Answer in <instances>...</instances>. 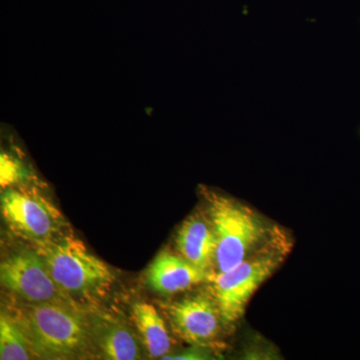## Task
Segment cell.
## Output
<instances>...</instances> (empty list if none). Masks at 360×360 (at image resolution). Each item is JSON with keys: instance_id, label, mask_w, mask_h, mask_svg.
Returning <instances> with one entry per match:
<instances>
[{"instance_id": "1", "label": "cell", "mask_w": 360, "mask_h": 360, "mask_svg": "<svg viewBox=\"0 0 360 360\" xmlns=\"http://www.w3.org/2000/svg\"><path fill=\"white\" fill-rule=\"evenodd\" d=\"M14 310L39 359H77L94 347L91 322L77 307L22 302Z\"/></svg>"}, {"instance_id": "2", "label": "cell", "mask_w": 360, "mask_h": 360, "mask_svg": "<svg viewBox=\"0 0 360 360\" xmlns=\"http://www.w3.org/2000/svg\"><path fill=\"white\" fill-rule=\"evenodd\" d=\"M35 250L44 258L56 284L75 302L103 297L115 283L110 266L92 255L70 231L51 243L37 245Z\"/></svg>"}, {"instance_id": "3", "label": "cell", "mask_w": 360, "mask_h": 360, "mask_svg": "<svg viewBox=\"0 0 360 360\" xmlns=\"http://www.w3.org/2000/svg\"><path fill=\"white\" fill-rule=\"evenodd\" d=\"M207 214L217 240V274L229 271L252 255L266 238V227L248 206L203 188Z\"/></svg>"}, {"instance_id": "4", "label": "cell", "mask_w": 360, "mask_h": 360, "mask_svg": "<svg viewBox=\"0 0 360 360\" xmlns=\"http://www.w3.org/2000/svg\"><path fill=\"white\" fill-rule=\"evenodd\" d=\"M281 245L277 240L276 245L258 248L238 266L212 277V295L224 324L243 317L255 291L278 269L285 255Z\"/></svg>"}, {"instance_id": "5", "label": "cell", "mask_w": 360, "mask_h": 360, "mask_svg": "<svg viewBox=\"0 0 360 360\" xmlns=\"http://www.w3.org/2000/svg\"><path fill=\"white\" fill-rule=\"evenodd\" d=\"M1 212L14 234L35 245L70 232V224L60 210L30 182L4 189Z\"/></svg>"}, {"instance_id": "6", "label": "cell", "mask_w": 360, "mask_h": 360, "mask_svg": "<svg viewBox=\"0 0 360 360\" xmlns=\"http://www.w3.org/2000/svg\"><path fill=\"white\" fill-rule=\"evenodd\" d=\"M4 288L28 303H56L77 307L59 288L39 251L21 250L0 266Z\"/></svg>"}, {"instance_id": "7", "label": "cell", "mask_w": 360, "mask_h": 360, "mask_svg": "<svg viewBox=\"0 0 360 360\" xmlns=\"http://www.w3.org/2000/svg\"><path fill=\"white\" fill-rule=\"evenodd\" d=\"M165 310L175 333L193 347H212L219 340L224 322L212 293L186 296Z\"/></svg>"}, {"instance_id": "8", "label": "cell", "mask_w": 360, "mask_h": 360, "mask_svg": "<svg viewBox=\"0 0 360 360\" xmlns=\"http://www.w3.org/2000/svg\"><path fill=\"white\" fill-rule=\"evenodd\" d=\"M212 274L198 269L181 255L162 251L149 265L146 281L151 290L174 295L205 283Z\"/></svg>"}, {"instance_id": "9", "label": "cell", "mask_w": 360, "mask_h": 360, "mask_svg": "<svg viewBox=\"0 0 360 360\" xmlns=\"http://www.w3.org/2000/svg\"><path fill=\"white\" fill-rule=\"evenodd\" d=\"M182 257L212 274L217 269V240L207 213H193L182 222L175 238Z\"/></svg>"}, {"instance_id": "10", "label": "cell", "mask_w": 360, "mask_h": 360, "mask_svg": "<svg viewBox=\"0 0 360 360\" xmlns=\"http://www.w3.org/2000/svg\"><path fill=\"white\" fill-rule=\"evenodd\" d=\"M94 347L105 359L135 360L141 359L139 341L129 326L110 317H97L91 322Z\"/></svg>"}, {"instance_id": "11", "label": "cell", "mask_w": 360, "mask_h": 360, "mask_svg": "<svg viewBox=\"0 0 360 360\" xmlns=\"http://www.w3.org/2000/svg\"><path fill=\"white\" fill-rule=\"evenodd\" d=\"M132 319L150 359H162L170 354L172 345L169 331L153 305L146 302L134 303Z\"/></svg>"}, {"instance_id": "12", "label": "cell", "mask_w": 360, "mask_h": 360, "mask_svg": "<svg viewBox=\"0 0 360 360\" xmlns=\"http://www.w3.org/2000/svg\"><path fill=\"white\" fill-rule=\"evenodd\" d=\"M39 359L32 343L11 315L0 316V359L27 360Z\"/></svg>"}, {"instance_id": "13", "label": "cell", "mask_w": 360, "mask_h": 360, "mask_svg": "<svg viewBox=\"0 0 360 360\" xmlns=\"http://www.w3.org/2000/svg\"><path fill=\"white\" fill-rule=\"evenodd\" d=\"M0 161H1L2 189L18 186V184H28L35 179L34 174L27 165L14 156L13 153L2 151Z\"/></svg>"}, {"instance_id": "14", "label": "cell", "mask_w": 360, "mask_h": 360, "mask_svg": "<svg viewBox=\"0 0 360 360\" xmlns=\"http://www.w3.org/2000/svg\"><path fill=\"white\" fill-rule=\"evenodd\" d=\"M212 355L208 352L207 348L200 347H193L189 348L186 352H179V354H168L162 359L172 360H201L212 359Z\"/></svg>"}, {"instance_id": "15", "label": "cell", "mask_w": 360, "mask_h": 360, "mask_svg": "<svg viewBox=\"0 0 360 360\" xmlns=\"http://www.w3.org/2000/svg\"><path fill=\"white\" fill-rule=\"evenodd\" d=\"M359 135H360V129H359Z\"/></svg>"}]
</instances>
